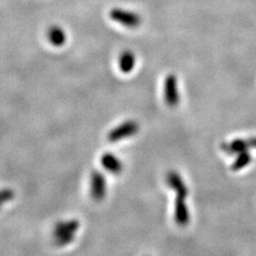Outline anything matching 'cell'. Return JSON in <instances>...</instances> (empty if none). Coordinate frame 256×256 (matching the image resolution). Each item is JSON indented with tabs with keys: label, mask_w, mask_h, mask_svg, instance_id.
Listing matches in <instances>:
<instances>
[{
	"label": "cell",
	"mask_w": 256,
	"mask_h": 256,
	"mask_svg": "<svg viewBox=\"0 0 256 256\" xmlns=\"http://www.w3.org/2000/svg\"><path fill=\"white\" fill-rule=\"evenodd\" d=\"M48 39L51 45L55 47H62L67 41L66 31L59 26H52L48 31Z\"/></svg>",
	"instance_id": "30bf717a"
},
{
	"label": "cell",
	"mask_w": 256,
	"mask_h": 256,
	"mask_svg": "<svg viewBox=\"0 0 256 256\" xmlns=\"http://www.w3.org/2000/svg\"><path fill=\"white\" fill-rule=\"evenodd\" d=\"M164 96L167 104L174 107L179 102V93L178 88V79L175 75L170 74L165 79L164 84Z\"/></svg>",
	"instance_id": "5b68a950"
},
{
	"label": "cell",
	"mask_w": 256,
	"mask_h": 256,
	"mask_svg": "<svg viewBox=\"0 0 256 256\" xmlns=\"http://www.w3.org/2000/svg\"><path fill=\"white\" fill-rule=\"evenodd\" d=\"M252 159H253L252 155L248 151H243L241 153H239V155L236 157V159L233 161V163L231 165V170H241L251 163Z\"/></svg>",
	"instance_id": "7c38bea8"
},
{
	"label": "cell",
	"mask_w": 256,
	"mask_h": 256,
	"mask_svg": "<svg viewBox=\"0 0 256 256\" xmlns=\"http://www.w3.org/2000/svg\"><path fill=\"white\" fill-rule=\"evenodd\" d=\"M106 180L99 171H94L90 177V194L96 201L103 200L106 196Z\"/></svg>",
	"instance_id": "277c9868"
},
{
	"label": "cell",
	"mask_w": 256,
	"mask_h": 256,
	"mask_svg": "<svg viewBox=\"0 0 256 256\" xmlns=\"http://www.w3.org/2000/svg\"><path fill=\"white\" fill-rule=\"evenodd\" d=\"M166 180H167L168 185L176 192L177 196L187 198V196H188L187 186L185 184L182 178L177 172H175V171L170 172L167 175Z\"/></svg>",
	"instance_id": "52a82bcc"
},
{
	"label": "cell",
	"mask_w": 256,
	"mask_h": 256,
	"mask_svg": "<svg viewBox=\"0 0 256 256\" xmlns=\"http://www.w3.org/2000/svg\"><path fill=\"white\" fill-rule=\"evenodd\" d=\"M110 18L128 28H137L142 23V17L140 14L121 8H114L109 13Z\"/></svg>",
	"instance_id": "7a4b0ae2"
},
{
	"label": "cell",
	"mask_w": 256,
	"mask_h": 256,
	"mask_svg": "<svg viewBox=\"0 0 256 256\" xmlns=\"http://www.w3.org/2000/svg\"><path fill=\"white\" fill-rule=\"evenodd\" d=\"M135 64H136V57L132 51H127L121 54L119 60V66L122 72L126 74L130 73L134 70Z\"/></svg>",
	"instance_id": "8fae6325"
},
{
	"label": "cell",
	"mask_w": 256,
	"mask_h": 256,
	"mask_svg": "<svg viewBox=\"0 0 256 256\" xmlns=\"http://www.w3.org/2000/svg\"><path fill=\"white\" fill-rule=\"evenodd\" d=\"M101 162L105 170L113 175L121 174L124 169V165L121 159L111 153H106L102 156Z\"/></svg>",
	"instance_id": "ba28073f"
},
{
	"label": "cell",
	"mask_w": 256,
	"mask_h": 256,
	"mask_svg": "<svg viewBox=\"0 0 256 256\" xmlns=\"http://www.w3.org/2000/svg\"><path fill=\"white\" fill-rule=\"evenodd\" d=\"M140 130V126L135 121H128L112 129L108 134L109 142H117L133 137Z\"/></svg>",
	"instance_id": "3957f363"
},
{
	"label": "cell",
	"mask_w": 256,
	"mask_h": 256,
	"mask_svg": "<svg viewBox=\"0 0 256 256\" xmlns=\"http://www.w3.org/2000/svg\"><path fill=\"white\" fill-rule=\"evenodd\" d=\"M221 148L228 154L233 155V154H239L243 151H247L250 148V144L248 140L236 139L229 143L222 144Z\"/></svg>",
	"instance_id": "9c48e42d"
},
{
	"label": "cell",
	"mask_w": 256,
	"mask_h": 256,
	"mask_svg": "<svg viewBox=\"0 0 256 256\" xmlns=\"http://www.w3.org/2000/svg\"><path fill=\"white\" fill-rule=\"evenodd\" d=\"M249 141V144H250V147H255L256 148V138H253V139H250L248 140Z\"/></svg>",
	"instance_id": "4fadbf2b"
},
{
	"label": "cell",
	"mask_w": 256,
	"mask_h": 256,
	"mask_svg": "<svg viewBox=\"0 0 256 256\" xmlns=\"http://www.w3.org/2000/svg\"><path fill=\"white\" fill-rule=\"evenodd\" d=\"M79 228L80 223L74 219L59 222L53 231V237L57 246L63 247L73 241Z\"/></svg>",
	"instance_id": "6da1fadb"
},
{
	"label": "cell",
	"mask_w": 256,
	"mask_h": 256,
	"mask_svg": "<svg viewBox=\"0 0 256 256\" xmlns=\"http://www.w3.org/2000/svg\"><path fill=\"white\" fill-rule=\"evenodd\" d=\"M185 199L184 197L177 196L175 202V219L179 226H186L190 221V214Z\"/></svg>",
	"instance_id": "8992f818"
}]
</instances>
